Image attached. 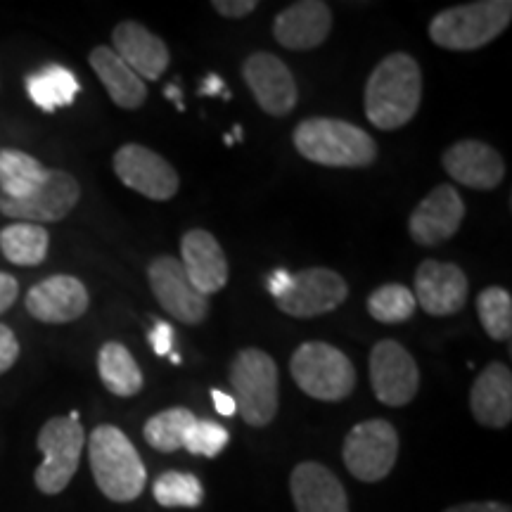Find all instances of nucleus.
I'll return each instance as SVG.
<instances>
[{
    "label": "nucleus",
    "instance_id": "24",
    "mask_svg": "<svg viewBox=\"0 0 512 512\" xmlns=\"http://www.w3.org/2000/svg\"><path fill=\"white\" fill-rule=\"evenodd\" d=\"M91 67L98 74L102 86L107 88L112 102L121 110H138L147 98V86L112 48L98 46L91 50Z\"/></svg>",
    "mask_w": 512,
    "mask_h": 512
},
{
    "label": "nucleus",
    "instance_id": "37",
    "mask_svg": "<svg viewBox=\"0 0 512 512\" xmlns=\"http://www.w3.org/2000/svg\"><path fill=\"white\" fill-rule=\"evenodd\" d=\"M17 294H19L17 280L12 278L10 273L0 271V313H5L12 304L17 302Z\"/></svg>",
    "mask_w": 512,
    "mask_h": 512
},
{
    "label": "nucleus",
    "instance_id": "30",
    "mask_svg": "<svg viewBox=\"0 0 512 512\" xmlns=\"http://www.w3.org/2000/svg\"><path fill=\"white\" fill-rule=\"evenodd\" d=\"M479 323L496 342H508L512 332V297L503 287H486L477 297Z\"/></svg>",
    "mask_w": 512,
    "mask_h": 512
},
{
    "label": "nucleus",
    "instance_id": "19",
    "mask_svg": "<svg viewBox=\"0 0 512 512\" xmlns=\"http://www.w3.org/2000/svg\"><path fill=\"white\" fill-rule=\"evenodd\" d=\"M181 266L197 292L209 297L228 283V259L219 240L207 230H188L181 240Z\"/></svg>",
    "mask_w": 512,
    "mask_h": 512
},
{
    "label": "nucleus",
    "instance_id": "33",
    "mask_svg": "<svg viewBox=\"0 0 512 512\" xmlns=\"http://www.w3.org/2000/svg\"><path fill=\"white\" fill-rule=\"evenodd\" d=\"M230 434L226 427L216 425L211 420H195V425L190 427L185 434L183 448H188L192 456H204V458H216L223 453V448L228 446Z\"/></svg>",
    "mask_w": 512,
    "mask_h": 512
},
{
    "label": "nucleus",
    "instance_id": "8",
    "mask_svg": "<svg viewBox=\"0 0 512 512\" xmlns=\"http://www.w3.org/2000/svg\"><path fill=\"white\" fill-rule=\"evenodd\" d=\"M342 458L356 479L368 484L380 482L394 470L399 458V434L387 420L358 422L344 439Z\"/></svg>",
    "mask_w": 512,
    "mask_h": 512
},
{
    "label": "nucleus",
    "instance_id": "2",
    "mask_svg": "<svg viewBox=\"0 0 512 512\" xmlns=\"http://www.w3.org/2000/svg\"><path fill=\"white\" fill-rule=\"evenodd\" d=\"M294 147L304 159L332 169H361L377 157L375 140L344 119L313 117L294 128Z\"/></svg>",
    "mask_w": 512,
    "mask_h": 512
},
{
    "label": "nucleus",
    "instance_id": "23",
    "mask_svg": "<svg viewBox=\"0 0 512 512\" xmlns=\"http://www.w3.org/2000/svg\"><path fill=\"white\" fill-rule=\"evenodd\" d=\"M470 408L479 425L503 430L512 420V373L503 363H489L477 375L470 392Z\"/></svg>",
    "mask_w": 512,
    "mask_h": 512
},
{
    "label": "nucleus",
    "instance_id": "16",
    "mask_svg": "<svg viewBox=\"0 0 512 512\" xmlns=\"http://www.w3.org/2000/svg\"><path fill=\"white\" fill-rule=\"evenodd\" d=\"M465 219V202L453 185H437L413 209L408 233L420 247H437L458 233Z\"/></svg>",
    "mask_w": 512,
    "mask_h": 512
},
{
    "label": "nucleus",
    "instance_id": "18",
    "mask_svg": "<svg viewBox=\"0 0 512 512\" xmlns=\"http://www.w3.org/2000/svg\"><path fill=\"white\" fill-rule=\"evenodd\" d=\"M446 174L472 190H494L503 183L505 164L491 145L479 140H458L441 157Z\"/></svg>",
    "mask_w": 512,
    "mask_h": 512
},
{
    "label": "nucleus",
    "instance_id": "5",
    "mask_svg": "<svg viewBox=\"0 0 512 512\" xmlns=\"http://www.w3.org/2000/svg\"><path fill=\"white\" fill-rule=\"evenodd\" d=\"M235 413L249 427L271 425L278 413V366L266 351L242 349L230 363Z\"/></svg>",
    "mask_w": 512,
    "mask_h": 512
},
{
    "label": "nucleus",
    "instance_id": "32",
    "mask_svg": "<svg viewBox=\"0 0 512 512\" xmlns=\"http://www.w3.org/2000/svg\"><path fill=\"white\" fill-rule=\"evenodd\" d=\"M152 494L162 508H200L204 501L202 482L188 472H164L152 486Z\"/></svg>",
    "mask_w": 512,
    "mask_h": 512
},
{
    "label": "nucleus",
    "instance_id": "4",
    "mask_svg": "<svg viewBox=\"0 0 512 512\" xmlns=\"http://www.w3.org/2000/svg\"><path fill=\"white\" fill-rule=\"evenodd\" d=\"M512 19L510 0H479L439 12L430 24V36L439 48L477 50L508 29Z\"/></svg>",
    "mask_w": 512,
    "mask_h": 512
},
{
    "label": "nucleus",
    "instance_id": "26",
    "mask_svg": "<svg viewBox=\"0 0 512 512\" xmlns=\"http://www.w3.org/2000/svg\"><path fill=\"white\" fill-rule=\"evenodd\" d=\"M81 86L74 72L60 64H50L41 72L27 76V93L34 105L43 112H55L60 107H69L79 95Z\"/></svg>",
    "mask_w": 512,
    "mask_h": 512
},
{
    "label": "nucleus",
    "instance_id": "12",
    "mask_svg": "<svg viewBox=\"0 0 512 512\" xmlns=\"http://www.w3.org/2000/svg\"><path fill=\"white\" fill-rule=\"evenodd\" d=\"M349 297V285L330 268H306L292 275V287L285 297L275 299L278 309L294 318H313L335 311Z\"/></svg>",
    "mask_w": 512,
    "mask_h": 512
},
{
    "label": "nucleus",
    "instance_id": "38",
    "mask_svg": "<svg viewBox=\"0 0 512 512\" xmlns=\"http://www.w3.org/2000/svg\"><path fill=\"white\" fill-rule=\"evenodd\" d=\"M444 512H512L510 505L498 501H479V503H460L453 508H446Z\"/></svg>",
    "mask_w": 512,
    "mask_h": 512
},
{
    "label": "nucleus",
    "instance_id": "17",
    "mask_svg": "<svg viewBox=\"0 0 512 512\" xmlns=\"http://www.w3.org/2000/svg\"><path fill=\"white\" fill-rule=\"evenodd\" d=\"M27 311L41 323L64 325L79 320L88 311L91 297L86 285L74 275H50L31 287L27 299Z\"/></svg>",
    "mask_w": 512,
    "mask_h": 512
},
{
    "label": "nucleus",
    "instance_id": "1",
    "mask_svg": "<svg viewBox=\"0 0 512 512\" xmlns=\"http://www.w3.org/2000/svg\"><path fill=\"white\" fill-rule=\"evenodd\" d=\"M422 100L420 64L408 53H392L366 83V117L380 131H396L415 117Z\"/></svg>",
    "mask_w": 512,
    "mask_h": 512
},
{
    "label": "nucleus",
    "instance_id": "31",
    "mask_svg": "<svg viewBox=\"0 0 512 512\" xmlns=\"http://www.w3.org/2000/svg\"><path fill=\"white\" fill-rule=\"evenodd\" d=\"M415 309H418V304H415L413 292L399 283L377 287V290L368 297L370 316L387 325L406 323V320L413 318Z\"/></svg>",
    "mask_w": 512,
    "mask_h": 512
},
{
    "label": "nucleus",
    "instance_id": "40",
    "mask_svg": "<svg viewBox=\"0 0 512 512\" xmlns=\"http://www.w3.org/2000/svg\"><path fill=\"white\" fill-rule=\"evenodd\" d=\"M211 399H214L216 411H219L221 415H226V418H230V415H235L233 396L223 394V392H219V389H211Z\"/></svg>",
    "mask_w": 512,
    "mask_h": 512
},
{
    "label": "nucleus",
    "instance_id": "6",
    "mask_svg": "<svg viewBox=\"0 0 512 512\" xmlns=\"http://www.w3.org/2000/svg\"><path fill=\"white\" fill-rule=\"evenodd\" d=\"M290 373L306 396L344 401L356 387V368L344 351L325 342H306L290 358Z\"/></svg>",
    "mask_w": 512,
    "mask_h": 512
},
{
    "label": "nucleus",
    "instance_id": "7",
    "mask_svg": "<svg viewBox=\"0 0 512 512\" xmlns=\"http://www.w3.org/2000/svg\"><path fill=\"white\" fill-rule=\"evenodd\" d=\"M38 451L43 453V463L36 467V486L41 494L57 496L67 489L76 470H79L86 434L79 420L50 418L38 432Z\"/></svg>",
    "mask_w": 512,
    "mask_h": 512
},
{
    "label": "nucleus",
    "instance_id": "11",
    "mask_svg": "<svg viewBox=\"0 0 512 512\" xmlns=\"http://www.w3.org/2000/svg\"><path fill=\"white\" fill-rule=\"evenodd\" d=\"M114 174L126 188L140 192L147 200L166 202L178 192L176 169L150 147L128 143L114 155Z\"/></svg>",
    "mask_w": 512,
    "mask_h": 512
},
{
    "label": "nucleus",
    "instance_id": "3",
    "mask_svg": "<svg viewBox=\"0 0 512 512\" xmlns=\"http://www.w3.org/2000/svg\"><path fill=\"white\" fill-rule=\"evenodd\" d=\"M93 479L98 489L114 503H131L143 494L147 470L136 446L119 427L100 425L88 439Z\"/></svg>",
    "mask_w": 512,
    "mask_h": 512
},
{
    "label": "nucleus",
    "instance_id": "20",
    "mask_svg": "<svg viewBox=\"0 0 512 512\" xmlns=\"http://www.w3.org/2000/svg\"><path fill=\"white\" fill-rule=\"evenodd\" d=\"M332 29V12L323 0H299L275 17L273 36L287 50H311L325 43Z\"/></svg>",
    "mask_w": 512,
    "mask_h": 512
},
{
    "label": "nucleus",
    "instance_id": "44",
    "mask_svg": "<svg viewBox=\"0 0 512 512\" xmlns=\"http://www.w3.org/2000/svg\"><path fill=\"white\" fill-rule=\"evenodd\" d=\"M169 358H171V363H176V366L181 363V356H178V354H169Z\"/></svg>",
    "mask_w": 512,
    "mask_h": 512
},
{
    "label": "nucleus",
    "instance_id": "43",
    "mask_svg": "<svg viewBox=\"0 0 512 512\" xmlns=\"http://www.w3.org/2000/svg\"><path fill=\"white\" fill-rule=\"evenodd\" d=\"M235 138L242 140V128H240V126H235V128H233V140H235Z\"/></svg>",
    "mask_w": 512,
    "mask_h": 512
},
{
    "label": "nucleus",
    "instance_id": "13",
    "mask_svg": "<svg viewBox=\"0 0 512 512\" xmlns=\"http://www.w3.org/2000/svg\"><path fill=\"white\" fill-rule=\"evenodd\" d=\"M147 278L157 302L166 313L185 325H200L209 313V297L192 287L176 256H157L147 266Z\"/></svg>",
    "mask_w": 512,
    "mask_h": 512
},
{
    "label": "nucleus",
    "instance_id": "27",
    "mask_svg": "<svg viewBox=\"0 0 512 512\" xmlns=\"http://www.w3.org/2000/svg\"><path fill=\"white\" fill-rule=\"evenodd\" d=\"M50 235L36 223H10L0 230V252L15 266H38L46 261Z\"/></svg>",
    "mask_w": 512,
    "mask_h": 512
},
{
    "label": "nucleus",
    "instance_id": "35",
    "mask_svg": "<svg viewBox=\"0 0 512 512\" xmlns=\"http://www.w3.org/2000/svg\"><path fill=\"white\" fill-rule=\"evenodd\" d=\"M150 344L157 356H169L171 347H174V328L164 320H157L155 328L150 332Z\"/></svg>",
    "mask_w": 512,
    "mask_h": 512
},
{
    "label": "nucleus",
    "instance_id": "42",
    "mask_svg": "<svg viewBox=\"0 0 512 512\" xmlns=\"http://www.w3.org/2000/svg\"><path fill=\"white\" fill-rule=\"evenodd\" d=\"M164 95L169 100H174V105L178 107V110H185V105H183V93H181V86H178V83H171V86H166V91H164Z\"/></svg>",
    "mask_w": 512,
    "mask_h": 512
},
{
    "label": "nucleus",
    "instance_id": "9",
    "mask_svg": "<svg viewBox=\"0 0 512 512\" xmlns=\"http://www.w3.org/2000/svg\"><path fill=\"white\" fill-rule=\"evenodd\" d=\"M81 200V185L72 174L60 169H48L46 178L31 195L22 200H10L0 195V211L8 219H19V223H57L67 219L72 209Z\"/></svg>",
    "mask_w": 512,
    "mask_h": 512
},
{
    "label": "nucleus",
    "instance_id": "34",
    "mask_svg": "<svg viewBox=\"0 0 512 512\" xmlns=\"http://www.w3.org/2000/svg\"><path fill=\"white\" fill-rule=\"evenodd\" d=\"M19 358V342L8 325L0 323V375L8 373Z\"/></svg>",
    "mask_w": 512,
    "mask_h": 512
},
{
    "label": "nucleus",
    "instance_id": "15",
    "mask_svg": "<svg viewBox=\"0 0 512 512\" xmlns=\"http://www.w3.org/2000/svg\"><path fill=\"white\" fill-rule=\"evenodd\" d=\"M467 275L456 264L427 259L418 266L415 273V304L430 316H453L463 311L467 302Z\"/></svg>",
    "mask_w": 512,
    "mask_h": 512
},
{
    "label": "nucleus",
    "instance_id": "14",
    "mask_svg": "<svg viewBox=\"0 0 512 512\" xmlns=\"http://www.w3.org/2000/svg\"><path fill=\"white\" fill-rule=\"evenodd\" d=\"M249 91L256 105L271 117H287L297 107L299 91L290 67L271 53H254L242 64Z\"/></svg>",
    "mask_w": 512,
    "mask_h": 512
},
{
    "label": "nucleus",
    "instance_id": "21",
    "mask_svg": "<svg viewBox=\"0 0 512 512\" xmlns=\"http://www.w3.org/2000/svg\"><path fill=\"white\" fill-rule=\"evenodd\" d=\"M290 494L297 512H349L347 491L325 465L299 463L290 475Z\"/></svg>",
    "mask_w": 512,
    "mask_h": 512
},
{
    "label": "nucleus",
    "instance_id": "10",
    "mask_svg": "<svg viewBox=\"0 0 512 512\" xmlns=\"http://www.w3.org/2000/svg\"><path fill=\"white\" fill-rule=\"evenodd\" d=\"M370 384L384 406H406L420 389V370L415 358L394 339H380L370 351Z\"/></svg>",
    "mask_w": 512,
    "mask_h": 512
},
{
    "label": "nucleus",
    "instance_id": "22",
    "mask_svg": "<svg viewBox=\"0 0 512 512\" xmlns=\"http://www.w3.org/2000/svg\"><path fill=\"white\" fill-rule=\"evenodd\" d=\"M114 53L124 60L128 67L136 72L140 79L157 81L169 67V48L162 38L152 34L138 22H121L117 29L112 31Z\"/></svg>",
    "mask_w": 512,
    "mask_h": 512
},
{
    "label": "nucleus",
    "instance_id": "36",
    "mask_svg": "<svg viewBox=\"0 0 512 512\" xmlns=\"http://www.w3.org/2000/svg\"><path fill=\"white\" fill-rule=\"evenodd\" d=\"M211 5H214V10L219 12L221 17H228V19L247 17L256 10L254 0H214Z\"/></svg>",
    "mask_w": 512,
    "mask_h": 512
},
{
    "label": "nucleus",
    "instance_id": "39",
    "mask_svg": "<svg viewBox=\"0 0 512 512\" xmlns=\"http://www.w3.org/2000/svg\"><path fill=\"white\" fill-rule=\"evenodd\" d=\"M290 287H292V273L273 271L268 275V292H271L275 299L285 297V294L290 292Z\"/></svg>",
    "mask_w": 512,
    "mask_h": 512
},
{
    "label": "nucleus",
    "instance_id": "28",
    "mask_svg": "<svg viewBox=\"0 0 512 512\" xmlns=\"http://www.w3.org/2000/svg\"><path fill=\"white\" fill-rule=\"evenodd\" d=\"M46 166L22 150H0V192L10 200H22L46 178Z\"/></svg>",
    "mask_w": 512,
    "mask_h": 512
},
{
    "label": "nucleus",
    "instance_id": "29",
    "mask_svg": "<svg viewBox=\"0 0 512 512\" xmlns=\"http://www.w3.org/2000/svg\"><path fill=\"white\" fill-rule=\"evenodd\" d=\"M195 420V413L188 411V408H169V411L152 415L145 422L143 437L155 451L174 453L178 448H183L185 434L195 425Z\"/></svg>",
    "mask_w": 512,
    "mask_h": 512
},
{
    "label": "nucleus",
    "instance_id": "41",
    "mask_svg": "<svg viewBox=\"0 0 512 512\" xmlns=\"http://www.w3.org/2000/svg\"><path fill=\"white\" fill-rule=\"evenodd\" d=\"M223 86H226V83H223V79H221V76L219 74H207V76H204V81L200 83V91H197V93H200V95H223V93H226V88H223Z\"/></svg>",
    "mask_w": 512,
    "mask_h": 512
},
{
    "label": "nucleus",
    "instance_id": "25",
    "mask_svg": "<svg viewBox=\"0 0 512 512\" xmlns=\"http://www.w3.org/2000/svg\"><path fill=\"white\" fill-rule=\"evenodd\" d=\"M98 375L114 396H136L143 389V370L124 344L105 342L98 351Z\"/></svg>",
    "mask_w": 512,
    "mask_h": 512
}]
</instances>
